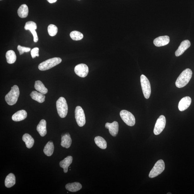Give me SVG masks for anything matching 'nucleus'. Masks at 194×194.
Returning <instances> with one entry per match:
<instances>
[{"mask_svg":"<svg viewBox=\"0 0 194 194\" xmlns=\"http://www.w3.org/2000/svg\"><path fill=\"white\" fill-rule=\"evenodd\" d=\"M192 72L191 69L187 68L183 71L177 78L176 85L177 87L182 88L190 82L192 77Z\"/></svg>","mask_w":194,"mask_h":194,"instance_id":"1","label":"nucleus"},{"mask_svg":"<svg viewBox=\"0 0 194 194\" xmlns=\"http://www.w3.org/2000/svg\"><path fill=\"white\" fill-rule=\"evenodd\" d=\"M20 95V91L17 86L14 85L11 90L6 96L5 99L7 104L9 105L15 104L17 102Z\"/></svg>","mask_w":194,"mask_h":194,"instance_id":"2","label":"nucleus"},{"mask_svg":"<svg viewBox=\"0 0 194 194\" xmlns=\"http://www.w3.org/2000/svg\"><path fill=\"white\" fill-rule=\"evenodd\" d=\"M62 61V59L60 57L50 58L40 63L38 66V68L42 71L48 70L60 63Z\"/></svg>","mask_w":194,"mask_h":194,"instance_id":"3","label":"nucleus"},{"mask_svg":"<svg viewBox=\"0 0 194 194\" xmlns=\"http://www.w3.org/2000/svg\"><path fill=\"white\" fill-rule=\"evenodd\" d=\"M56 107L57 113L62 118H64L67 114L68 106L66 100L63 97H60L57 100Z\"/></svg>","mask_w":194,"mask_h":194,"instance_id":"4","label":"nucleus"},{"mask_svg":"<svg viewBox=\"0 0 194 194\" xmlns=\"http://www.w3.org/2000/svg\"><path fill=\"white\" fill-rule=\"evenodd\" d=\"M140 81L144 96L148 99L151 94V87L149 80L145 76L141 75Z\"/></svg>","mask_w":194,"mask_h":194,"instance_id":"5","label":"nucleus"},{"mask_svg":"<svg viewBox=\"0 0 194 194\" xmlns=\"http://www.w3.org/2000/svg\"><path fill=\"white\" fill-rule=\"evenodd\" d=\"M165 168V165L163 160H160L156 163L154 167L151 170L149 177L152 178L159 176L164 171Z\"/></svg>","mask_w":194,"mask_h":194,"instance_id":"6","label":"nucleus"},{"mask_svg":"<svg viewBox=\"0 0 194 194\" xmlns=\"http://www.w3.org/2000/svg\"><path fill=\"white\" fill-rule=\"evenodd\" d=\"M120 115L124 123L128 126H133L135 125V117L131 112L126 110H122L120 113Z\"/></svg>","mask_w":194,"mask_h":194,"instance_id":"7","label":"nucleus"},{"mask_svg":"<svg viewBox=\"0 0 194 194\" xmlns=\"http://www.w3.org/2000/svg\"><path fill=\"white\" fill-rule=\"evenodd\" d=\"M75 117L77 123L79 126L82 127L85 125L86 123L85 114L81 107L77 106L76 107Z\"/></svg>","mask_w":194,"mask_h":194,"instance_id":"8","label":"nucleus"},{"mask_svg":"<svg viewBox=\"0 0 194 194\" xmlns=\"http://www.w3.org/2000/svg\"><path fill=\"white\" fill-rule=\"evenodd\" d=\"M166 123L165 117L163 115L160 116L157 119L155 126L154 132L155 135H159L162 132L165 127Z\"/></svg>","mask_w":194,"mask_h":194,"instance_id":"9","label":"nucleus"},{"mask_svg":"<svg viewBox=\"0 0 194 194\" xmlns=\"http://www.w3.org/2000/svg\"><path fill=\"white\" fill-rule=\"evenodd\" d=\"M74 71L77 75L82 78L87 76L89 71L88 66L84 64L77 65L75 67Z\"/></svg>","mask_w":194,"mask_h":194,"instance_id":"10","label":"nucleus"},{"mask_svg":"<svg viewBox=\"0 0 194 194\" xmlns=\"http://www.w3.org/2000/svg\"><path fill=\"white\" fill-rule=\"evenodd\" d=\"M105 128L109 129V133L113 137H116L118 134L119 131V124L116 121H114L112 123H107L105 124Z\"/></svg>","mask_w":194,"mask_h":194,"instance_id":"11","label":"nucleus"},{"mask_svg":"<svg viewBox=\"0 0 194 194\" xmlns=\"http://www.w3.org/2000/svg\"><path fill=\"white\" fill-rule=\"evenodd\" d=\"M191 98L186 97L182 98L179 102L178 109L180 111L182 112L188 109L191 103Z\"/></svg>","mask_w":194,"mask_h":194,"instance_id":"12","label":"nucleus"},{"mask_svg":"<svg viewBox=\"0 0 194 194\" xmlns=\"http://www.w3.org/2000/svg\"><path fill=\"white\" fill-rule=\"evenodd\" d=\"M191 46V42L188 40H185L181 43L178 49L175 52L176 57H179L184 53Z\"/></svg>","mask_w":194,"mask_h":194,"instance_id":"13","label":"nucleus"},{"mask_svg":"<svg viewBox=\"0 0 194 194\" xmlns=\"http://www.w3.org/2000/svg\"><path fill=\"white\" fill-rule=\"evenodd\" d=\"M170 42V38L168 36H161L156 38L154 41V44L157 47L165 46Z\"/></svg>","mask_w":194,"mask_h":194,"instance_id":"14","label":"nucleus"},{"mask_svg":"<svg viewBox=\"0 0 194 194\" xmlns=\"http://www.w3.org/2000/svg\"><path fill=\"white\" fill-rule=\"evenodd\" d=\"M27 113L24 110H20L16 112L12 116V119L14 121L19 122L23 120L27 117Z\"/></svg>","mask_w":194,"mask_h":194,"instance_id":"15","label":"nucleus"},{"mask_svg":"<svg viewBox=\"0 0 194 194\" xmlns=\"http://www.w3.org/2000/svg\"><path fill=\"white\" fill-rule=\"evenodd\" d=\"M72 157L68 156L60 162V166L64 169V172L65 173H67L68 172V167L72 164Z\"/></svg>","mask_w":194,"mask_h":194,"instance_id":"16","label":"nucleus"},{"mask_svg":"<svg viewBox=\"0 0 194 194\" xmlns=\"http://www.w3.org/2000/svg\"><path fill=\"white\" fill-rule=\"evenodd\" d=\"M72 139L70 135L66 133L62 136L61 145L62 147L68 148L71 147Z\"/></svg>","mask_w":194,"mask_h":194,"instance_id":"17","label":"nucleus"},{"mask_svg":"<svg viewBox=\"0 0 194 194\" xmlns=\"http://www.w3.org/2000/svg\"><path fill=\"white\" fill-rule=\"evenodd\" d=\"M47 122L44 119H42L37 127V130L39 133L40 135L44 137L46 135L47 133Z\"/></svg>","mask_w":194,"mask_h":194,"instance_id":"18","label":"nucleus"},{"mask_svg":"<svg viewBox=\"0 0 194 194\" xmlns=\"http://www.w3.org/2000/svg\"><path fill=\"white\" fill-rule=\"evenodd\" d=\"M82 188L81 184L78 182L69 183L66 184V188L67 190L71 192H76L80 190Z\"/></svg>","mask_w":194,"mask_h":194,"instance_id":"19","label":"nucleus"},{"mask_svg":"<svg viewBox=\"0 0 194 194\" xmlns=\"http://www.w3.org/2000/svg\"><path fill=\"white\" fill-rule=\"evenodd\" d=\"M30 96L33 100L36 101L40 103L45 101V97L44 94L36 91H33L31 93Z\"/></svg>","mask_w":194,"mask_h":194,"instance_id":"20","label":"nucleus"},{"mask_svg":"<svg viewBox=\"0 0 194 194\" xmlns=\"http://www.w3.org/2000/svg\"><path fill=\"white\" fill-rule=\"evenodd\" d=\"M16 183V177L13 173H10L6 177L5 185L7 188H9L13 186Z\"/></svg>","mask_w":194,"mask_h":194,"instance_id":"21","label":"nucleus"},{"mask_svg":"<svg viewBox=\"0 0 194 194\" xmlns=\"http://www.w3.org/2000/svg\"><path fill=\"white\" fill-rule=\"evenodd\" d=\"M22 140L25 143L26 147L28 148H32L34 143V140L29 134H25L22 137Z\"/></svg>","mask_w":194,"mask_h":194,"instance_id":"22","label":"nucleus"},{"mask_svg":"<svg viewBox=\"0 0 194 194\" xmlns=\"http://www.w3.org/2000/svg\"><path fill=\"white\" fill-rule=\"evenodd\" d=\"M18 15L21 18H25L28 15V9L27 5L23 4L20 6L17 11Z\"/></svg>","mask_w":194,"mask_h":194,"instance_id":"23","label":"nucleus"},{"mask_svg":"<svg viewBox=\"0 0 194 194\" xmlns=\"http://www.w3.org/2000/svg\"><path fill=\"white\" fill-rule=\"evenodd\" d=\"M34 87L36 90L39 92L42 93L43 94H46L48 92L47 88L45 87L44 84L40 81L38 80L35 81Z\"/></svg>","mask_w":194,"mask_h":194,"instance_id":"24","label":"nucleus"},{"mask_svg":"<svg viewBox=\"0 0 194 194\" xmlns=\"http://www.w3.org/2000/svg\"><path fill=\"white\" fill-rule=\"evenodd\" d=\"M54 151V146L53 143L52 141H50L47 142L44 147V154L47 156L50 157L53 154Z\"/></svg>","mask_w":194,"mask_h":194,"instance_id":"25","label":"nucleus"},{"mask_svg":"<svg viewBox=\"0 0 194 194\" xmlns=\"http://www.w3.org/2000/svg\"><path fill=\"white\" fill-rule=\"evenodd\" d=\"M6 56L7 63L9 64H13L16 60V54L12 50H8L7 51Z\"/></svg>","mask_w":194,"mask_h":194,"instance_id":"26","label":"nucleus"},{"mask_svg":"<svg viewBox=\"0 0 194 194\" xmlns=\"http://www.w3.org/2000/svg\"><path fill=\"white\" fill-rule=\"evenodd\" d=\"M95 142L98 147L102 149H105L107 147V142L104 138L98 136L95 138Z\"/></svg>","mask_w":194,"mask_h":194,"instance_id":"27","label":"nucleus"},{"mask_svg":"<svg viewBox=\"0 0 194 194\" xmlns=\"http://www.w3.org/2000/svg\"><path fill=\"white\" fill-rule=\"evenodd\" d=\"M70 36L72 39L76 41L81 40L82 39L83 37L82 33L77 31H73L71 32Z\"/></svg>","mask_w":194,"mask_h":194,"instance_id":"28","label":"nucleus"},{"mask_svg":"<svg viewBox=\"0 0 194 194\" xmlns=\"http://www.w3.org/2000/svg\"><path fill=\"white\" fill-rule=\"evenodd\" d=\"M47 31L50 36L54 37L57 34L58 32V28L56 25L50 24L48 26Z\"/></svg>","mask_w":194,"mask_h":194,"instance_id":"29","label":"nucleus"},{"mask_svg":"<svg viewBox=\"0 0 194 194\" xmlns=\"http://www.w3.org/2000/svg\"><path fill=\"white\" fill-rule=\"evenodd\" d=\"M24 28L26 30H36L37 28V24L34 22L28 21L26 23Z\"/></svg>","mask_w":194,"mask_h":194,"instance_id":"30","label":"nucleus"},{"mask_svg":"<svg viewBox=\"0 0 194 194\" xmlns=\"http://www.w3.org/2000/svg\"><path fill=\"white\" fill-rule=\"evenodd\" d=\"M17 49L19 52H20V55L23 54L25 52H29L31 50L30 48L21 46L20 45H18Z\"/></svg>","mask_w":194,"mask_h":194,"instance_id":"31","label":"nucleus"},{"mask_svg":"<svg viewBox=\"0 0 194 194\" xmlns=\"http://www.w3.org/2000/svg\"><path fill=\"white\" fill-rule=\"evenodd\" d=\"M39 48L37 47H34L31 50V54L32 58H34L36 57H39Z\"/></svg>","mask_w":194,"mask_h":194,"instance_id":"32","label":"nucleus"},{"mask_svg":"<svg viewBox=\"0 0 194 194\" xmlns=\"http://www.w3.org/2000/svg\"><path fill=\"white\" fill-rule=\"evenodd\" d=\"M30 32L32 33L33 37V41L35 42H37L38 41V37L37 32L35 30H30Z\"/></svg>","mask_w":194,"mask_h":194,"instance_id":"33","label":"nucleus"},{"mask_svg":"<svg viewBox=\"0 0 194 194\" xmlns=\"http://www.w3.org/2000/svg\"><path fill=\"white\" fill-rule=\"evenodd\" d=\"M47 1L50 3H52L56 2L57 0H47Z\"/></svg>","mask_w":194,"mask_h":194,"instance_id":"34","label":"nucleus"},{"mask_svg":"<svg viewBox=\"0 0 194 194\" xmlns=\"http://www.w3.org/2000/svg\"></svg>","mask_w":194,"mask_h":194,"instance_id":"35","label":"nucleus"}]
</instances>
